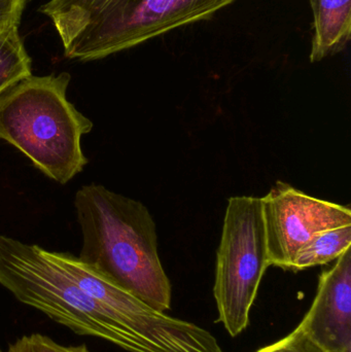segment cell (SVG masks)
I'll use <instances>...</instances> for the list:
<instances>
[{
  "instance_id": "cell-1",
  "label": "cell",
  "mask_w": 351,
  "mask_h": 352,
  "mask_svg": "<svg viewBox=\"0 0 351 352\" xmlns=\"http://www.w3.org/2000/svg\"><path fill=\"white\" fill-rule=\"evenodd\" d=\"M74 206L82 235L78 258L155 310L170 309V281L148 209L100 184L80 188Z\"/></svg>"
},
{
  "instance_id": "cell-2",
  "label": "cell",
  "mask_w": 351,
  "mask_h": 352,
  "mask_svg": "<svg viewBox=\"0 0 351 352\" xmlns=\"http://www.w3.org/2000/svg\"><path fill=\"white\" fill-rule=\"evenodd\" d=\"M237 0H49L41 8L69 59H102L210 20Z\"/></svg>"
},
{
  "instance_id": "cell-3",
  "label": "cell",
  "mask_w": 351,
  "mask_h": 352,
  "mask_svg": "<svg viewBox=\"0 0 351 352\" xmlns=\"http://www.w3.org/2000/svg\"><path fill=\"white\" fill-rule=\"evenodd\" d=\"M70 76H30L0 96V138L61 184L82 173L80 146L93 123L67 99Z\"/></svg>"
},
{
  "instance_id": "cell-4",
  "label": "cell",
  "mask_w": 351,
  "mask_h": 352,
  "mask_svg": "<svg viewBox=\"0 0 351 352\" xmlns=\"http://www.w3.org/2000/svg\"><path fill=\"white\" fill-rule=\"evenodd\" d=\"M0 285L21 303L76 334L104 339L130 352H152L115 312L86 293L39 246L0 236Z\"/></svg>"
},
{
  "instance_id": "cell-5",
  "label": "cell",
  "mask_w": 351,
  "mask_h": 352,
  "mask_svg": "<svg viewBox=\"0 0 351 352\" xmlns=\"http://www.w3.org/2000/svg\"><path fill=\"white\" fill-rule=\"evenodd\" d=\"M270 266L262 199H229L216 254L214 294L218 320L232 337L249 326V312Z\"/></svg>"
},
{
  "instance_id": "cell-6",
  "label": "cell",
  "mask_w": 351,
  "mask_h": 352,
  "mask_svg": "<svg viewBox=\"0 0 351 352\" xmlns=\"http://www.w3.org/2000/svg\"><path fill=\"white\" fill-rule=\"evenodd\" d=\"M261 199L270 266L290 270L313 236L351 225L350 207L315 198L286 182H276Z\"/></svg>"
},
{
  "instance_id": "cell-7",
  "label": "cell",
  "mask_w": 351,
  "mask_h": 352,
  "mask_svg": "<svg viewBox=\"0 0 351 352\" xmlns=\"http://www.w3.org/2000/svg\"><path fill=\"white\" fill-rule=\"evenodd\" d=\"M325 352H351V250L319 277L317 296L299 324Z\"/></svg>"
},
{
  "instance_id": "cell-8",
  "label": "cell",
  "mask_w": 351,
  "mask_h": 352,
  "mask_svg": "<svg viewBox=\"0 0 351 352\" xmlns=\"http://www.w3.org/2000/svg\"><path fill=\"white\" fill-rule=\"evenodd\" d=\"M313 12V63L336 55L350 39L351 0H309Z\"/></svg>"
},
{
  "instance_id": "cell-9",
  "label": "cell",
  "mask_w": 351,
  "mask_h": 352,
  "mask_svg": "<svg viewBox=\"0 0 351 352\" xmlns=\"http://www.w3.org/2000/svg\"><path fill=\"white\" fill-rule=\"evenodd\" d=\"M351 246V225L326 230L313 236L295 256L290 270L302 271L337 260Z\"/></svg>"
},
{
  "instance_id": "cell-10",
  "label": "cell",
  "mask_w": 351,
  "mask_h": 352,
  "mask_svg": "<svg viewBox=\"0 0 351 352\" xmlns=\"http://www.w3.org/2000/svg\"><path fill=\"white\" fill-rule=\"evenodd\" d=\"M31 74V59L19 34V26L0 30V96Z\"/></svg>"
},
{
  "instance_id": "cell-11",
  "label": "cell",
  "mask_w": 351,
  "mask_h": 352,
  "mask_svg": "<svg viewBox=\"0 0 351 352\" xmlns=\"http://www.w3.org/2000/svg\"><path fill=\"white\" fill-rule=\"evenodd\" d=\"M5 352H91L86 345L66 346L55 342L49 337L41 334L21 337L10 344Z\"/></svg>"
},
{
  "instance_id": "cell-12",
  "label": "cell",
  "mask_w": 351,
  "mask_h": 352,
  "mask_svg": "<svg viewBox=\"0 0 351 352\" xmlns=\"http://www.w3.org/2000/svg\"><path fill=\"white\" fill-rule=\"evenodd\" d=\"M257 352H325L297 327L294 332L278 342L268 345Z\"/></svg>"
},
{
  "instance_id": "cell-13",
  "label": "cell",
  "mask_w": 351,
  "mask_h": 352,
  "mask_svg": "<svg viewBox=\"0 0 351 352\" xmlns=\"http://www.w3.org/2000/svg\"><path fill=\"white\" fill-rule=\"evenodd\" d=\"M26 0H0V30L20 24Z\"/></svg>"
},
{
  "instance_id": "cell-14",
  "label": "cell",
  "mask_w": 351,
  "mask_h": 352,
  "mask_svg": "<svg viewBox=\"0 0 351 352\" xmlns=\"http://www.w3.org/2000/svg\"><path fill=\"white\" fill-rule=\"evenodd\" d=\"M0 352H3V351H2L1 349H0Z\"/></svg>"
}]
</instances>
